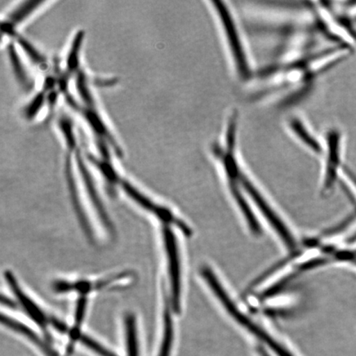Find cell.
<instances>
[{"mask_svg": "<svg viewBox=\"0 0 356 356\" xmlns=\"http://www.w3.org/2000/svg\"><path fill=\"white\" fill-rule=\"evenodd\" d=\"M207 7L219 29L222 46L234 76L239 83H251L254 80L257 73L241 25L234 8L228 2L215 0L208 1Z\"/></svg>", "mask_w": 356, "mask_h": 356, "instance_id": "1", "label": "cell"}, {"mask_svg": "<svg viewBox=\"0 0 356 356\" xmlns=\"http://www.w3.org/2000/svg\"><path fill=\"white\" fill-rule=\"evenodd\" d=\"M202 277L207 280L208 286L211 287L213 293L218 299L220 300L222 306L228 311V313L232 317L246 327L249 332L253 334L258 339L264 341L271 350L278 356H293L286 349H284L282 345H280L277 341L273 339L271 336L267 333L264 329L258 326L254 322L248 318L241 311L237 308L232 300L230 299L225 289L222 288L220 280L217 279L216 275L213 274L212 270L209 267L204 266L202 270Z\"/></svg>", "mask_w": 356, "mask_h": 356, "instance_id": "2", "label": "cell"}, {"mask_svg": "<svg viewBox=\"0 0 356 356\" xmlns=\"http://www.w3.org/2000/svg\"><path fill=\"white\" fill-rule=\"evenodd\" d=\"M323 157L324 159V180L323 191L328 193L337 181L343 154V134L337 127L327 129L323 137Z\"/></svg>", "mask_w": 356, "mask_h": 356, "instance_id": "3", "label": "cell"}, {"mask_svg": "<svg viewBox=\"0 0 356 356\" xmlns=\"http://www.w3.org/2000/svg\"><path fill=\"white\" fill-rule=\"evenodd\" d=\"M163 238L165 248L169 280L171 286V308L175 314L181 311V273L179 250L175 233L168 225L163 228Z\"/></svg>", "mask_w": 356, "mask_h": 356, "instance_id": "4", "label": "cell"}, {"mask_svg": "<svg viewBox=\"0 0 356 356\" xmlns=\"http://www.w3.org/2000/svg\"><path fill=\"white\" fill-rule=\"evenodd\" d=\"M240 185L242 188L246 191L248 195L252 200V202L256 204V206L259 209L262 215L266 217L267 221H268L273 228L275 230V232L278 234L280 238H282V241L286 243V246L289 249L296 248V242L293 236L289 232L286 225L280 217L275 213L273 209L270 207L268 202L261 195L259 190L257 189L254 184L250 179L245 171L240 180Z\"/></svg>", "mask_w": 356, "mask_h": 356, "instance_id": "5", "label": "cell"}, {"mask_svg": "<svg viewBox=\"0 0 356 356\" xmlns=\"http://www.w3.org/2000/svg\"><path fill=\"white\" fill-rule=\"evenodd\" d=\"M286 128L293 140L308 152L322 156L323 142L316 135L307 120L300 114H291L286 118Z\"/></svg>", "mask_w": 356, "mask_h": 356, "instance_id": "6", "label": "cell"}, {"mask_svg": "<svg viewBox=\"0 0 356 356\" xmlns=\"http://www.w3.org/2000/svg\"><path fill=\"white\" fill-rule=\"evenodd\" d=\"M121 186L124 193H127L129 197L138 204V206H140L141 208H143L144 210L153 213V215L155 217H157L160 221L164 222L166 225L171 224L176 225L177 228H179L186 235H190L191 234L189 227L186 226L184 222L178 220L177 218L175 216H173V213L170 211L168 210L167 208L156 204L152 200L146 197L145 194L140 193V191L137 190L135 186H133L126 181H122Z\"/></svg>", "mask_w": 356, "mask_h": 356, "instance_id": "7", "label": "cell"}, {"mask_svg": "<svg viewBox=\"0 0 356 356\" xmlns=\"http://www.w3.org/2000/svg\"><path fill=\"white\" fill-rule=\"evenodd\" d=\"M6 280L8 286L11 289L13 293H15L17 301L22 308L24 309L25 313L29 317L32 318L33 321L42 327L44 332H47V326L51 323V318H47V315L44 313L41 307L35 302L32 298L26 295L24 289L21 288L15 275L10 271H6Z\"/></svg>", "mask_w": 356, "mask_h": 356, "instance_id": "8", "label": "cell"}, {"mask_svg": "<svg viewBox=\"0 0 356 356\" xmlns=\"http://www.w3.org/2000/svg\"><path fill=\"white\" fill-rule=\"evenodd\" d=\"M127 277V274L118 275L117 277H114L110 279H105L99 280L97 282H89L86 280H79V282H65V280H59L54 284L55 291L60 293H69V292H77L79 295L83 297L84 295L91 293L95 291H100V289L108 288L115 283L122 282L124 279Z\"/></svg>", "mask_w": 356, "mask_h": 356, "instance_id": "9", "label": "cell"}, {"mask_svg": "<svg viewBox=\"0 0 356 356\" xmlns=\"http://www.w3.org/2000/svg\"><path fill=\"white\" fill-rule=\"evenodd\" d=\"M1 321L6 327L13 329V331L19 332L26 338H28L29 341L33 342V344L38 346V348L42 351V353L47 356H56L54 350H52L50 347L41 340V338H39L37 334L33 330H31L26 325L4 315H2Z\"/></svg>", "mask_w": 356, "mask_h": 356, "instance_id": "10", "label": "cell"}, {"mask_svg": "<svg viewBox=\"0 0 356 356\" xmlns=\"http://www.w3.org/2000/svg\"><path fill=\"white\" fill-rule=\"evenodd\" d=\"M124 331H126L127 356H139L136 319L131 314L127 315L124 319Z\"/></svg>", "mask_w": 356, "mask_h": 356, "instance_id": "11", "label": "cell"}, {"mask_svg": "<svg viewBox=\"0 0 356 356\" xmlns=\"http://www.w3.org/2000/svg\"><path fill=\"white\" fill-rule=\"evenodd\" d=\"M171 307L167 302L163 317V335L159 356H170L173 341V323L171 316Z\"/></svg>", "mask_w": 356, "mask_h": 356, "instance_id": "12", "label": "cell"}, {"mask_svg": "<svg viewBox=\"0 0 356 356\" xmlns=\"http://www.w3.org/2000/svg\"><path fill=\"white\" fill-rule=\"evenodd\" d=\"M42 3H44V2H25L24 6L17 8L15 10H13L10 15V21L8 22V26L7 28V31L10 30V29L12 32L13 29L15 28L16 24H19V22L21 24V22L24 21L26 17H28L29 15H31V13L37 10L38 7Z\"/></svg>", "mask_w": 356, "mask_h": 356, "instance_id": "13", "label": "cell"}, {"mask_svg": "<svg viewBox=\"0 0 356 356\" xmlns=\"http://www.w3.org/2000/svg\"><path fill=\"white\" fill-rule=\"evenodd\" d=\"M70 333L71 337H72L74 339H77L81 342L83 346H86L88 348L95 351L97 355L101 356H118L117 355L111 353L108 349H106L105 347L100 345L99 342L95 340H93L92 338L83 335V334H80L79 331H75V329L71 330Z\"/></svg>", "mask_w": 356, "mask_h": 356, "instance_id": "14", "label": "cell"}, {"mask_svg": "<svg viewBox=\"0 0 356 356\" xmlns=\"http://www.w3.org/2000/svg\"><path fill=\"white\" fill-rule=\"evenodd\" d=\"M11 55V60L13 62V65L15 66V72L21 79L22 83H26L28 84V79H26V74L24 72V68H22V65L20 64L19 60H17V57L15 54V52L13 51H10Z\"/></svg>", "mask_w": 356, "mask_h": 356, "instance_id": "15", "label": "cell"}, {"mask_svg": "<svg viewBox=\"0 0 356 356\" xmlns=\"http://www.w3.org/2000/svg\"><path fill=\"white\" fill-rule=\"evenodd\" d=\"M1 302L3 305H6L8 308H16V304L10 298L3 296Z\"/></svg>", "mask_w": 356, "mask_h": 356, "instance_id": "16", "label": "cell"}, {"mask_svg": "<svg viewBox=\"0 0 356 356\" xmlns=\"http://www.w3.org/2000/svg\"><path fill=\"white\" fill-rule=\"evenodd\" d=\"M257 351L261 356H270L269 354L266 353V350L264 348V347L258 346Z\"/></svg>", "mask_w": 356, "mask_h": 356, "instance_id": "17", "label": "cell"}, {"mask_svg": "<svg viewBox=\"0 0 356 356\" xmlns=\"http://www.w3.org/2000/svg\"><path fill=\"white\" fill-rule=\"evenodd\" d=\"M355 241H356V233L354 235L351 236V238L349 239V242H350V243H354Z\"/></svg>", "mask_w": 356, "mask_h": 356, "instance_id": "18", "label": "cell"}, {"mask_svg": "<svg viewBox=\"0 0 356 356\" xmlns=\"http://www.w3.org/2000/svg\"><path fill=\"white\" fill-rule=\"evenodd\" d=\"M354 252V255H355V260H356V251H355V252Z\"/></svg>", "mask_w": 356, "mask_h": 356, "instance_id": "19", "label": "cell"}, {"mask_svg": "<svg viewBox=\"0 0 356 356\" xmlns=\"http://www.w3.org/2000/svg\"><path fill=\"white\" fill-rule=\"evenodd\" d=\"M355 262V264H356V260L354 261Z\"/></svg>", "mask_w": 356, "mask_h": 356, "instance_id": "20", "label": "cell"}, {"mask_svg": "<svg viewBox=\"0 0 356 356\" xmlns=\"http://www.w3.org/2000/svg\"><path fill=\"white\" fill-rule=\"evenodd\" d=\"M355 22H356V17H355Z\"/></svg>", "mask_w": 356, "mask_h": 356, "instance_id": "21", "label": "cell"}]
</instances>
